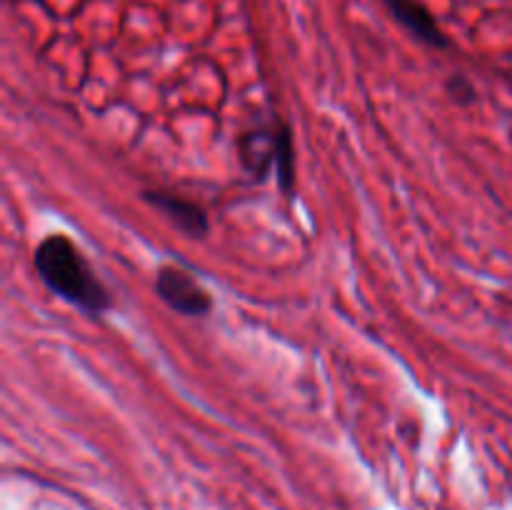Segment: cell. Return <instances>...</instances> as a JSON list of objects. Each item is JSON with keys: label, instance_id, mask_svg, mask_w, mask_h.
I'll return each mask as SVG.
<instances>
[{"label": "cell", "instance_id": "obj_1", "mask_svg": "<svg viewBox=\"0 0 512 510\" xmlns=\"http://www.w3.org/2000/svg\"><path fill=\"white\" fill-rule=\"evenodd\" d=\"M35 270L48 290L83 313L103 315L113 308L110 290L68 235H48L40 240L35 248Z\"/></svg>", "mask_w": 512, "mask_h": 510}, {"label": "cell", "instance_id": "obj_2", "mask_svg": "<svg viewBox=\"0 0 512 510\" xmlns=\"http://www.w3.org/2000/svg\"><path fill=\"white\" fill-rule=\"evenodd\" d=\"M155 295L170 310L188 318H205L213 310V295L178 265H163L155 275Z\"/></svg>", "mask_w": 512, "mask_h": 510}, {"label": "cell", "instance_id": "obj_3", "mask_svg": "<svg viewBox=\"0 0 512 510\" xmlns=\"http://www.w3.org/2000/svg\"><path fill=\"white\" fill-rule=\"evenodd\" d=\"M143 200L148 205H153L158 213H163L188 238H205L208 235V213L195 200L185 198V195H175L170 190H145Z\"/></svg>", "mask_w": 512, "mask_h": 510}, {"label": "cell", "instance_id": "obj_4", "mask_svg": "<svg viewBox=\"0 0 512 510\" xmlns=\"http://www.w3.org/2000/svg\"><path fill=\"white\" fill-rule=\"evenodd\" d=\"M388 8L405 30H410L415 38L428 43L430 48H448L450 45L440 25L430 15V10L418 0H388Z\"/></svg>", "mask_w": 512, "mask_h": 510}, {"label": "cell", "instance_id": "obj_5", "mask_svg": "<svg viewBox=\"0 0 512 510\" xmlns=\"http://www.w3.org/2000/svg\"><path fill=\"white\" fill-rule=\"evenodd\" d=\"M240 165L255 178H265L270 165L275 163V150H278V125L273 130H248L238 140Z\"/></svg>", "mask_w": 512, "mask_h": 510}, {"label": "cell", "instance_id": "obj_6", "mask_svg": "<svg viewBox=\"0 0 512 510\" xmlns=\"http://www.w3.org/2000/svg\"><path fill=\"white\" fill-rule=\"evenodd\" d=\"M275 173L278 185L285 195H293L295 188V155H293V135L288 125L278 123V150H275Z\"/></svg>", "mask_w": 512, "mask_h": 510}, {"label": "cell", "instance_id": "obj_7", "mask_svg": "<svg viewBox=\"0 0 512 510\" xmlns=\"http://www.w3.org/2000/svg\"><path fill=\"white\" fill-rule=\"evenodd\" d=\"M445 90H448L450 98L460 105H473L475 100H478V90H475V85L460 73L450 75L448 83H445Z\"/></svg>", "mask_w": 512, "mask_h": 510}]
</instances>
